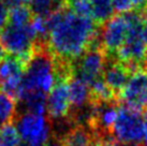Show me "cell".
<instances>
[{"mask_svg":"<svg viewBox=\"0 0 147 146\" xmlns=\"http://www.w3.org/2000/svg\"><path fill=\"white\" fill-rule=\"evenodd\" d=\"M28 146H29V145H28Z\"/></svg>","mask_w":147,"mask_h":146,"instance_id":"obj_27","label":"cell"},{"mask_svg":"<svg viewBox=\"0 0 147 146\" xmlns=\"http://www.w3.org/2000/svg\"><path fill=\"white\" fill-rule=\"evenodd\" d=\"M112 135L121 145H140L147 137V113L120 106Z\"/></svg>","mask_w":147,"mask_h":146,"instance_id":"obj_3","label":"cell"},{"mask_svg":"<svg viewBox=\"0 0 147 146\" xmlns=\"http://www.w3.org/2000/svg\"><path fill=\"white\" fill-rule=\"evenodd\" d=\"M16 130L21 140L29 146H42L49 142L51 126L45 116L25 113L17 119Z\"/></svg>","mask_w":147,"mask_h":146,"instance_id":"obj_5","label":"cell"},{"mask_svg":"<svg viewBox=\"0 0 147 146\" xmlns=\"http://www.w3.org/2000/svg\"><path fill=\"white\" fill-rule=\"evenodd\" d=\"M24 1H25V3H27V2H28L29 0H24Z\"/></svg>","mask_w":147,"mask_h":146,"instance_id":"obj_26","label":"cell"},{"mask_svg":"<svg viewBox=\"0 0 147 146\" xmlns=\"http://www.w3.org/2000/svg\"><path fill=\"white\" fill-rule=\"evenodd\" d=\"M102 77L106 85L116 95V93H120V91L123 89V87L130 77V71L126 65L114 62L109 66H105Z\"/></svg>","mask_w":147,"mask_h":146,"instance_id":"obj_11","label":"cell"},{"mask_svg":"<svg viewBox=\"0 0 147 146\" xmlns=\"http://www.w3.org/2000/svg\"><path fill=\"white\" fill-rule=\"evenodd\" d=\"M24 61L14 56L0 58V88L1 91L16 99L21 91L25 73Z\"/></svg>","mask_w":147,"mask_h":146,"instance_id":"obj_7","label":"cell"},{"mask_svg":"<svg viewBox=\"0 0 147 146\" xmlns=\"http://www.w3.org/2000/svg\"><path fill=\"white\" fill-rule=\"evenodd\" d=\"M130 30V18L128 13L115 15L104 23L101 32V43L110 52H117L125 43Z\"/></svg>","mask_w":147,"mask_h":146,"instance_id":"obj_9","label":"cell"},{"mask_svg":"<svg viewBox=\"0 0 147 146\" xmlns=\"http://www.w3.org/2000/svg\"><path fill=\"white\" fill-rule=\"evenodd\" d=\"M32 13L25 4H21L9 10L8 24L17 27H25L31 23Z\"/></svg>","mask_w":147,"mask_h":146,"instance_id":"obj_17","label":"cell"},{"mask_svg":"<svg viewBox=\"0 0 147 146\" xmlns=\"http://www.w3.org/2000/svg\"><path fill=\"white\" fill-rule=\"evenodd\" d=\"M8 20H9L8 5L3 1H0V30L3 29L7 26Z\"/></svg>","mask_w":147,"mask_h":146,"instance_id":"obj_21","label":"cell"},{"mask_svg":"<svg viewBox=\"0 0 147 146\" xmlns=\"http://www.w3.org/2000/svg\"><path fill=\"white\" fill-rule=\"evenodd\" d=\"M119 96L123 105L129 109L139 112L147 109V70H135Z\"/></svg>","mask_w":147,"mask_h":146,"instance_id":"obj_6","label":"cell"},{"mask_svg":"<svg viewBox=\"0 0 147 146\" xmlns=\"http://www.w3.org/2000/svg\"><path fill=\"white\" fill-rule=\"evenodd\" d=\"M132 1H133L134 7H136V8H142L147 2V0H132Z\"/></svg>","mask_w":147,"mask_h":146,"instance_id":"obj_23","label":"cell"},{"mask_svg":"<svg viewBox=\"0 0 147 146\" xmlns=\"http://www.w3.org/2000/svg\"><path fill=\"white\" fill-rule=\"evenodd\" d=\"M92 13L91 16L97 23H106L107 20L113 17L114 8L112 0H90Z\"/></svg>","mask_w":147,"mask_h":146,"instance_id":"obj_16","label":"cell"},{"mask_svg":"<svg viewBox=\"0 0 147 146\" xmlns=\"http://www.w3.org/2000/svg\"><path fill=\"white\" fill-rule=\"evenodd\" d=\"M16 113L15 99L0 90V128L12 122Z\"/></svg>","mask_w":147,"mask_h":146,"instance_id":"obj_15","label":"cell"},{"mask_svg":"<svg viewBox=\"0 0 147 146\" xmlns=\"http://www.w3.org/2000/svg\"><path fill=\"white\" fill-rule=\"evenodd\" d=\"M114 11L121 14L132 12V9L134 8V4L132 0H112Z\"/></svg>","mask_w":147,"mask_h":146,"instance_id":"obj_20","label":"cell"},{"mask_svg":"<svg viewBox=\"0 0 147 146\" xmlns=\"http://www.w3.org/2000/svg\"><path fill=\"white\" fill-rule=\"evenodd\" d=\"M46 22L51 49L61 59H78L97 41L98 31L91 17L61 9L46 16Z\"/></svg>","mask_w":147,"mask_h":146,"instance_id":"obj_1","label":"cell"},{"mask_svg":"<svg viewBox=\"0 0 147 146\" xmlns=\"http://www.w3.org/2000/svg\"><path fill=\"white\" fill-rule=\"evenodd\" d=\"M63 146H94V134L85 127L78 126L72 128L61 140Z\"/></svg>","mask_w":147,"mask_h":146,"instance_id":"obj_14","label":"cell"},{"mask_svg":"<svg viewBox=\"0 0 147 146\" xmlns=\"http://www.w3.org/2000/svg\"><path fill=\"white\" fill-rule=\"evenodd\" d=\"M68 8L71 12L82 17H90L92 7L90 0H65Z\"/></svg>","mask_w":147,"mask_h":146,"instance_id":"obj_19","label":"cell"},{"mask_svg":"<svg viewBox=\"0 0 147 146\" xmlns=\"http://www.w3.org/2000/svg\"><path fill=\"white\" fill-rule=\"evenodd\" d=\"M24 105L26 113L45 116L47 113V95L41 91H30L22 93L17 98Z\"/></svg>","mask_w":147,"mask_h":146,"instance_id":"obj_13","label":"cell"},{"mask_svg":"<svg viewBox=\"0 0 147 146\" xmlns=\"http://www.w3.org/2000/svg\"><path fill=\"white\" fill-rule=\"evenodd\" d=\"M70 110L68 83L63 80H58L47 96V114L51 118L58 120L67 117Z\"/></svg>","mask_w":147,"mask_h":146,"instance_id":"obj_10","label":"cell"},{"mask_svg":"<svg viewBox=\"0 0 147 146\" xmlns=\"http://www.w3.org/2000/svg\"><path fill=\"white\" fill-rule=\"evenodd\" d=\"M37 39V33L30 24L25 27L7 24L0 30V49L10 54V56L17 57L26 64L32 54Z\"/></svg>","mask_w":147,"mask_h":146,"instance_id":"obj_4","label":"cell"},{"mask_svg":"<svg viewBox=\"0 0 147 146\" xmlns=\"http://www.w3.org/2000/svg\"><path fill=\"white\" fill-rule=\"evenodd\" d=\"M105 69V57L97 47H91L78 58V64L74 68L75 77L90 86L92 83L102 78Z\"/></svg>","mask_w":147,"mask_h":146,"instance_id":"obj_8","label":"cell"},{"mask_svg":"<svg viewBox=\"0 0 147 146\" xmlns=\"http://www.w3.org/2000/svg\"><path fill=\"white\" fill-rule=\"evenodd\" d=\"M21 137L12 124L0 129V146H21Z\"/></svg>","mask_w":147,"mask_h":146,"instance_id":"obj_18","label":"cell"},{"mask_svg":"<svg viewBox=\"0 0 147 146\" xmlns=\"http://www.w3.org/2000/svg\"><path fill=\"white\" fill-rule=\"evenodd\" d=\"M56 82L57 66L52 57V53L43 49H39L32 52L26 62L23 84L17 98L22 93L30 91L49 93Z\"/></svg>","mask_w":147,"mask_h":146,"instance_id":"obj_2","label":"cell"},{"mask_svg":"<svg viewBox=\"0 0 147 146\" xmlns=\"http://www.w3.org/2000/svg\"><path fill=\"white\" fill-rule=\"evenodd\" d=\"M68 88L71 107L75 111L85 107L86 105H88V102L91 101L89 86L80 78H72L68 83Z\"/></svg>","mask_w":147,"mask_h":146,"instance_id":"obj_12","label":"cell"},{"mask_svg":"<svg viewBox=\"0 0 147 146\" xmlns=\"http://www.w3.org/2000/svg\"><path fill=\"white\" fill-rule=\"evenodd\" d=\"M0 1H3V2H7V1H8V0H0Z\"/></svg>","mask_w":147,"mask_h":146,"instance_id":"obj_25","label":"cell"},{"mask_svg":"<svg viewBox=\"0 0 147 146\" xmlns=\"http://www.w3.org/2000/svg\"><path fill=\"white\" fill-rule=\"evenodd\" d=\"M45 146H63L61 141H57V140H53V141H49L45 144Z\"/></svg>","mask_w":147,"mask_h":146,"instance_id":"obj_24","label":"cell"},{"mask_svg":"<svg viewBox=\"0 0 147 146\" xmlns=\"http://www.w3.org/2000/svg\"><path fill=\"white\" fill-rule=\"evenodd\" d=\"M141 38L143 42L145 43V45L147 46V20H145L143 27H142V30H141Z\"/></svg>","mask_w":147,"mask_h":146,"instance_id":"obj_22","label":"cell"}]
</instances>
